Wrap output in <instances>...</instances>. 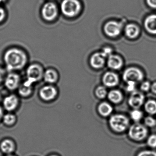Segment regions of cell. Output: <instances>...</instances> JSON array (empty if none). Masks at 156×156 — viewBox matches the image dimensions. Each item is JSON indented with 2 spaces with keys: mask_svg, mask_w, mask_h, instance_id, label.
<instances>
[{
  "mask_svg": "<svg viewBox=\"0 0 156 156\" xmlns=\"http://www.w3.org/2000/svg\"><path fill=\"white\" fill-rule=\"evenodd\" d=\"M136 156H156V151L152 150H144L140 151Z\"/></svg>",
  "mask_w": 156,
  "mask_h": 156,
  "instance_id": "f1b7e54d",
  "label": "cell"
},
{
  "mask_svg": "<svg viewBox=\"0 0 156 156\" xmlns=\"http://www.w3.org/2000/svg\"><path fill=\"white\" fill-rule=\"evenodd\" d=\"M107 97L109 101L114 104H119L123 99L122 93L118 90H111L108 93Z\"/></svg>",
  "mask_w": 156,
  "mask_h": 156,
  "instance_id": "d6986e66",
  "label": "cell"
},
{
  "mask_svg": "<svg viewBox=\"0 0 156 156\" xmlns=\"http://www.w3.org/2000/svg\"><path fill=\"white\" fill-rule=\"evenodd\" d=\"M3 121L6 125L11 126L13 125L16 121V117L14 114L8 113L3 115Z\"/></svg>",
  "mask_w": 156,
  "mask_h": 156,
  "instance_id": "d4e9b609",
  "label": "cell"
},
{
  "mask_svg": "<svg viewBox=\"0 0 156 156\" xmlns=\"http://www.w3.org/2000/svg\"><path fill=\"white\" fill-rule=\"evenodd\" d=\"M19 103V98L16 95H10L3 99V107L7 111L11 112L18 107Z\"/></svg>",
  "mask_w": 156,
  "mask_h": 156,
  "instance_id": "8fae6325",
  "label": "cell"
},
{
  "mask_svg": "<svg viewBox=\"0 0 156 156\" xmlns=\"http://www.w3.org/2000/svg\"><path fill=\"white\" fill-rule=\"evenodd\" d=\"M5 12L4 9L0 8V22L2 21L5 18Z\"/></svg>",
  "mask_w": 156,
  "mask_h": 156,
  "instance_id": "836d02e7",
  "label": "cell"
},
{
  "mask_svg": "<svg viewBox=\"0 0 156 156\" xmlns=\"http://www.w3.org/2000/svg\"><path fill=\"white\" fill-rule=\"evenodd\" d=\"M129 116L135 123H137L143 119V113L139 108H133L129 113Z\"/></svg>",
  "mask_w": 156,
  "mask_h": 156,
  "instance_id": "cb8c5ba5",
  "label": "cell"
},
{
  "mask_svg": "<svg viewBox=\"0 0 156 156\" xmlns=\"http://www.w3.org/2000/svg\"><path fill=\"white\" fill-rule=\"evenodd\" d=\"M151 84L148 81L143 82L140 85V89L143 92H147L151 89Z\"/></svg>",
  "mask_w": 156,
  "mask_h": 156,
  "instance_id": "1f68e13d",
  "label": "cell"
},
{
  "mask_svg": "<svg viewBox=\"0 0 156 156\" xmlns=\"http://www.w3.org/2000/svg\"><path fill=\"white\" fill-rule=\"evenodd\" d=\"M147 2L150 7L156 9V0H147Z\"/></svg>",
  "mask_w": 156,
  "mask_h": 156,
  "instance_id": "d6a6232c",
  "label": "cell"
},
{
  "mask_svg": "<svg viewBox=\"0 0 156 156\" xmlns=\"http://www.w3.org/2000/svg\"><path fill=\"white\" fill-rule=\"evenodd\" d=\"M103 82L106 87H114L118 83V76L113 72H108L104 75Z\"/></svg>",
  "mask_w": 156,
  "mask_h": 156,
  "instance_id": "4fadbf2b",
  "label": "cell"
},
{
  "mask_svg": "<svg viewBox=\"0 0 156 156\" xmlns=\"http://www.w3.org/2000/svg\"><path fill=\"white\" fill-rule=\"evenodd\" d=\"M4 60L8 70H20L25 66L27 62V56L21 50L13 48L6 51L4 55Z\"/></svg>",
  "mask_w": 156,
  "mask_h": 156,
  "instance_id": "6da1fadb",
  "label": "cell"
},
{
  "mask_svg": "<svg viewBox=\"0 0 156 156\" xmlns=\"http://www.w3.org/2000/svg\"><path fill=\"white\" fill-rule=\"evenodd\" d=\"M145 101V96L142 93L135 91L131 93L129 98L128 103L132 108H139L141 107Z\"/></svg>",
  "mask_w": 156,
  "mask_h": 156,
  "instance_id": "ba28073f",
  "label": "cell"
},
{
  "mask_svg": "<svg viewBox=\"0 0 156 156\" xmlns=\"http://www.w3.org/2000/svg\"><path fill=\"white\" fill-rule=\"evenodd\" d=\"M5 1V0H0V4H1V3H2V2H4Z\"/></svg>",
  "mask_w": 156,
  "mask_h": 156,
  "instance_id": "74e56055",
  "label": "cell"
},
{
  "mask_svg": "<svg viewBox=\"0 0 156 156\" xmlns=\"http://www.w3.org/2000/svg\"><path fill=\"white\" fill-rule=\"evenodd\" d=\"M147 145L151 148H156V135L151 134L147 137Z\"/></svg>",
  "mask_w": 156,
  "mask_h": 156,
  "instance_id": "83f0119b",
  "label": "cell"
},
{
  "mask_svg": "<svg viewBox=\"0 0 156 156\" xmlns=\"http://www.w3.org/2000/svg\"><path fill=\"white\" fill-rule=\"evenodd\" d=\"M97 110L100 116L103 117H107L112 115L113 112V107L108 102H103L98 105Z\"/></svg>",
  "mask_w": 156,
  "mask_h": 156,
  "instance_id": "9a60e30c",
  "label": "cell"
},
{
  "mask_svg": "<svg viewBox=\"0 0 156 156\" xmlns=\"http://www.w3.org/2000/svg\"><path fill=\"white\" fill-rule=\"evenodd\" d=\"M96 96L99 99H104L107 96L108 92L106 88L104 86H99L95 91Z\"/></svg>",
  "mask_w": 156,
  "mask_h": 156,
  "instance_id": "484cf974",
  "label": "cell"
},
{
  "mask_svg": "<svg viewBox=\"0 0 156 156\" xmlns=\"http://www.w3.org/2000/svg\"><path fill=\"white\" fill-rule=\"evenodd\" d=\"M105 58L101 53L94 54L90 59L91 66L96 69L101 68L105 64Z\"/></svg>",
  "mask_w": 156,
  "mask_h": 156,
  "instance_id": "e0dca14e",
  "label": "cell"
},
{
  "mask_svg": "<svg viewBox=\"0 0 156 156\" xmlns=\"http://www.w3.org/2000/svg\"><path fill=\"white\" fill-rule=\"evenodd\" d=\"M140 30L138 27L134 24H128L125 28L126 35L130 39H135L138 36Z\"/></svg>",
  "mask_w": 156,
  "mask_h": 156,
  "instance_id": "ffe728a7",
  "label": "cell"
},
{
  "mask_svg": "<svg viewBox=\"0 0 156 156\" xmlns=\"http://www.w3.org/2000/svg\"><path fill=\"white\" fill-rule=\"evenodd\" d=\"M144 124L147 127H154L156 126V119L151 115L148 116L144 119Z\"/></svg>",
  "mask_w": 156,
  "mask_h": 156,
  "instance_id": "4316f807",
  "label": "cell"
},
{
  "mask_svg": "<svg viewBox=\"0 0 156 156\" xmlns=\"http://www.w3.org/2000/svg\"><path fill=\"white\" fill-rule=\"evenodd\" d=\"M144 26L148 32L156 35V14L148 16L144 22Z\"/></svg>",
  "mask_w": 156,
  "mask_h": 156,
  "instance_id": "5bb4252c",
  "label": "cell"
},
{
  "mask_svg": "<svg viewBox=\"0 0 156 156\" xmlns=\"http://www.w3.org/2000/svg\"><path fill=\"white\" fill-rule=\"evenodd\" d=\"M32 91V84L26 80L19 88V93L23 97H27L30 94Z\"/></svg>",
  "mask_w": 156,
  "mask_h": 156,
  "instance_id": "44dd1931",
  "label": "cell"
},
{
  "mask_svg": "<svg viewBox=\"0 0 156 156\" xmlns=\"http://www.w3.org/2000/svg\"><path fill=\"white\" fill-rule=\"evenodd\" d=\"M3 116V111L2 108L0 106V119H1Z\"/></svg>",
  "mask_w": 156,
  "mask_h": 156,
  "instance_id": "8d00e7d4",
  "label": "cell"
},
{
  "mask_svg": "<svg viewBox=\"0 0 156 156\" xmlns=\"http://www.w3.org/2000/svg\"><path fill=\"white\" fill-rule=\"evenodd\" d=\"M20 81V76L18 74L10 73L5 79V85L9 90H13L19 87Z\"/></svg>",
  "mask_w": 156,
  "mask_h": 156,
  "instance_id": "7c38bea8",
  "label": "cell"
},
{
  "mask_svg": "<svg viewBox=\"0 0 156 156\" xmlns=\"http://www.w3.org/2000/svg\"><path fill=\"white\" fill-rule=\"evenodd\" d=\"M57 94V90L52 86H45L40 91V97L44 101L47 102L53 100Z\"/></svg>",
  "mask_w": 156,
  "mask_h": 156,
  "instance_id": "30bf717a",
  "label": "cell"
},
{
  "mask_svg": "<svg viewBox=\"0 0 156 156\" xmlns=\"http://www.w3.org/2000/svg\"><path fill=\"white\" fill-rule=\"evenodd\" d=\"M49 156H58V155H55V154H52V155H51Z\"/></svg>",
  "mask_w": 156,
  "mask_h": 156,
  "instance_id": "f35d334b",
  "label": "cell"
},
{
  "mask_svg": "<svg viewBox=\"0 0 156 156\" xmlns=\"http://www.w3.org/2000/svg\"><path fill=\"white\" fill-rule=\"evenodd\" d=\"M148 133L147 127L139 122L132 124L128 129V135L129 138L136 142L142 141L147 138Z\"/></svg>",
  "mask_w": 156,
  "mask_h": 156,
  "instance_id": "3957f363",
  "label": "cell"
},
{
  "mask_svg": "<svg viewBox=\"0 0 156 156\" xmlns=\"http://www.w3.org/2000/svg\"><path fill=\"white\" fill-rule=\"evenodd\" d=\"M4 72L2 68H0V83L2 82L4 77Z\"/></svg>",
  "mask_w": 156,
  "mask_h": 156,
  "instance_id": "d590c367",
  "label": "cell"
},
{
  "mask_svg": "<svg viewBox=\"0 0 156 156\" xmlns=\"http://www.w3.org/2000/svg\"><path fill=\"white\" fill-rule=\"evenodd\" d=\"M123 78L126 82L133 81L137 83L142 81L143 78V74L138 68L129 67L124 71Z\"/></svg>",
  "mask_w": 156,
  "mask_h": 156,
  "instance_id": "5b68a950",
  "label": "cell"
},
{
  "mask_svg": "<svg viewBox=\"0 0 156 156\" xmlns=\"http://www.w3.org/2000/svg\"><path fill=\"white\" fill-rule=\"evenodd\" d=\"M14 156L13 155H11V154H9V155H7V156Z\"/></svg>",
  "mask_w": 156,
  "mask_h": 156,
  "instance_id": "ab89813d",
  "label": "cell"
},
{
  "mask_svg": "<svg viewBox=\"0 0 156 156\" xmlns=\"http://www.w3.org/2000/svg\"><path fill=\"white\" fill-rule=\"evenodd\" d=\"M136 82L133 81H128L127 82L126 90L129 92L132 93L136 91Z\"/></svg>",
  "mask_w": 156,
  "mask_h": 156,
  "instance_id": "f546056e",
  "label": "cell"
},
{
  "mask_svg": "<svg viewBox=\"0 0 156 156\" xmlns=\"http://www.w3.org/2000/svg\"><path fill=\"white\" fill-rule=\"evenodd\" d=\"M144 107L146 113L150 115L156 114V101L155 100H148L144 104Z\"/></svg>",
  "mask_w": 156,
  "mask_h": 156,
  "instance_id": "7402d4cb",
  "label": "cell"
},
{
  "mask_svg": "<svg viewBox=\"0 0 156 156\" xmlns=\"http://www.w3.org/2000/svg\"><path fill=\"white\" fill-rule=\"evenodd\" d=\"M81 9V4L78 0H63L61 4L62 12L68 17L76 16Z\"/></svg>",
  "mask_w": 156,
  "mask_h": 156,
  "instance_id": "277c9868",
  "label": "cell"
},
{
  "mask_svg": "<svg viewBox=\"0 0 156 156\" xmlns=\"http://www.w3.org/2000/svg\"><path fill=\"white\" fill-rule=\"evenodd\" d=\"M42 76V69L38 65H31L27 69V81L32 84L40 80Z\"/></svg>",
  "mask_w": 156,
  "mask_h": 156,
  "instance_id": "8992f818",
  "label": "cell"
},
{
  "mask_svg": "<svg viewBox=\"0 0 156 156\" xmlns=\"http://www.w3.org/2000/svg\"><path fill=\"white\" fill-rule=\"evenodd\" d=\"M110 128L117 133H122L129 127V120L126 116L122 114H114L110 116L108 120Z\"/></svg>",
  "mask_w": 156,
  "mask_h": 156,
  "instance_id": "7a4b0ae2",
  "label": "cell"
},
{
  "mask_svg": "<svg viewBox=\"0 0 156 156\" xmlns=\"http://www.w3.org/2000/svg\"><path fill=\"white\" fill-rule=\"evenodd\" d=\"M107 64L108 67L114 70L120 69L123 65V61L119 56L111 55L108 57Z\"/></svg>",
  "mask_w": 156,
  "mask_h": 156,
  "instance_id": "ac0fdd59",
  "label": "cell"
},
{
  "mask_svg": "<svg viewBox=\"0 0 156 156\" xmlns=\"http://www.w3.org/2000/svg\"><path fill=\"white\" fill-rule=\"evenodd\" d=\"M15 143L14 141L9 139L3 140L0 143V149L3 153L9 155L15 150Z\"/></svg>",
  "mask_w": 156,
  "mask_h": 156,
  "instance_id": "2e32d148",
  "label": "cell"
},
{
  "mask_svg": "<svg viewBox=\"0 0 156 156\" xmlns=\"http://www.w3.org/2000/svg\"><path fill=\"white\" fill-rule=\"evenodd\" d=\"M105 58L108 57L112 55V50L109 47H105L102 50V52H100Z\"/></svg>",
  "mask_w": 156,
  "mask_h": 156,
  "instance_id": "4dcf8cb0",
  "label": "cell"
},
{
  "mask_svg": "<svg viewBox=\"0 0 156 156\" xmlns=\"http://www.w3.org/2000/svg\"><path fill=\"white\" fill-rule=\"evenodd\" d=\"M151 90L152 93L156 94V82H155L152 85H151Z\"/></svg>",
  "mask_w": 156,
  "mask_h": 156,
  "instance_id": "e575fe53",
  "label": "cell"
},
{
  "mask_svg": "<svg viewBox=\"0 0 156 156\" xmlns=\"http://www.w3.org/2000/svg\"><path fill=\"white\" fill-rule=\"evenodd\" d=\"M122 24L114 21L108 22L104 27V30L108 36L115 37L118 36L122 30Z\"/></svg>",
  "mask_w": 156,
  "mask_h": 156,
  "instance_id": "52a82bcc",
  "label": "cell"
},
{
  "mask_svg": "<svg viewBox=\"0 0 156 156\" xmlns=\"http://www.w3.org/2000/svg\"><path fill=\"white\" fill-rule=\"evenodd\" d=\"M57 78L58 76L56 72L51 69L47 70L44 74V81L47 83H55L57 80Z\"/></svg>",
  "mask_w": 156,
  "mask_h": 156,
  "instance_id": "603a6c76",
  "label": "cell"
},
{
  "mask_svg": "<svg viewBox=\"0 0 156 156\" xmlns=\"http://www.w3.org/2000/svg\"><path fill=\"white\" fill-rule=\"evenodd\" d=\"M43 18L46 21H52L57 15V9L56 6L51 2L44 4L42 9Z\"/></svg>",
  "mask_w": 156,
  "mask_h": 156,
  "instance_id": "9c48e42d",
  "label": "cell"
}]
</instances>
